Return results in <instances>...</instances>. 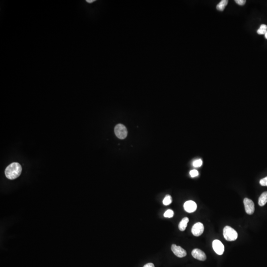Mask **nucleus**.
<instances>
[{"label":"nucleus","instance_id":"f257e3e1","mask_svg":"<svg viewBox=\"0 0 267 267\" xmlns=\"http://www.w3.org/2000/svg\"><path fill=\"white\" fill-rule=\"evenodd\" d=\"M22 172V167L18 162L12 163L5 170V175L9 180H14L18 178Z\"/></svg>","mask_w":267,"mask_h":267},{"label":"nucleus","instance_id":"f03ea898","mask_svg":"<svg viewBox=\"0 0 267 267\" xmlns=\"http://www.w3.org/2000/svg\"><path fill=\"white\" fill-rule=\"evenodd\" d=\"M223 235L225 239L229 242L235 241L237 238L238 233L231 226H226L223 230Z\"/></svg>","mask_w":267,"mask_h":267},{"label":"nucleus","instance_id":"7ed1b4c3","mask_svg":"<svg viewBox=\"0 0 267 267\" xmlns=\"http://www.w3.org/2000/svg\"><path fill=\"white\" fill-rule=\"evenodd\" d=\"M114 132L116 137L120 139H125L128 134L126 127L124 125L121 124H119L115 127Z\"/></svg>","mask_w":267,"mask_h":267},{"label":"nucleus","instance_id":"20e7f679","mask_svg":"<svg viewBox=\"0 0 267 267\" xmlns=\"http://www.w3.org/2000/svg\"><path fill=\"white\" fill-rule=\"evenodd\" d=\"M244 207L246 213L248 215H252L255 211L254 203L252 200L248 198H245L243 200Z\"/></svg>","mask_w":267,"mask_h":267},{"label":"nucleus","instance_id":"39448f33","mask_svg":"<svg viewBox=\"0 0 267 267\" xmlns=\"http://www.w3.org/2000/svg\"><path fill=\"white\" fill-rule=\"evenodd\" d=\"M212 247L214 250L218 255H221L224 252V245L222 242L217 239L214 240L212 242Z\"/></svg>","mask_w":267,"mask_h":267},{"label":"nucleus","instance_id":"423d86ee","mask_svg":"<svg viewBox=\"0 0 267 267\" xmlns=\"http://www.w3.org/2000/svg\"><path fill=\"white\" fill-rule=\"evenodd\" d=\"M171 250L174 254L179 258H183L187 255L186 250L181 246H177L176 244H172Z\"/></svg>","mask_w":267,"mask_h":267},{"label":"nucleus","instance_id":"0eeeda50","mask_svg":"<svg viewBox=\"0 0 267 267\" xmlns=\"http://www.w3.org/2000/svg\"><path fill=\"white\" fill-rule=\"evenodd\" d=\"M204 230V228L203 224L198 222L193 226L192 229V232L193 236L199 237L203 233Z\"/></svg>","mask_w":267,"mask_h":267},{"label":"nucleus","instance_id":"6e6552de","mask_svg":"<svg viewBox=\"0 0 267 267\" xmlns=\"http://www.w3.org/2000/svg\"><path fill=\"white\" fill-rule=\"evenodd\" d=\"M192 255L193 258L199 261H204L206 259L205 253L199 249L195 248L193 250L192 252Z\"/></svg>","mask_w":267,"mask_h":267},{"label":"nucleus","instance_id":"1a4fd4ad","mask_svg":"<svg viewBox=\"0 0 267 267\" xmlns=\"http://www.w3.org/2000/svg\"><path fill=\"white\" fill-rule=\"evenodd\" d=\"M183 208L187 212H194L197 209V204L194 201H192V200H188V201H186L184 203Z\"/></svg>","mask_w":267,"mask_h":267},{"label":"nucleus","instance_id":"9d476101","mask_svg":"<svg viewBox=\"0 0 267 267\" xmlns=\"http://www.w3.org/2000/svg\"><path fill=\"white\" fill-rule=\"evenodd\" d=\"M267 202V192H264L260 195L258 200V204L260 206H263Z\"/></svg>","mask_w":267,"mask_h":267},{"label":"nucleus","instance_id":"9b49d317","mask_svg":"<svg viewBox=\"0 0 267 267\" xmlns=\"http://www.w3.org/2000/svg\"><path fill=\"white\" fill-rule=\"evenodd\" d=\"M189 222V219L188 217L183 218L179 224V229L181 231H184L188 226V223Z\"/></svg>","mask_w":267,"mask_h":267},{"label":"nucleus","instance_id":"f8f14e48","mask_svg":"<svg viewBox=\"0 0 267 267\" xmlns=\"http://www.w3.org/2000/svg\"><path fill=\"white\" fill-rule=\"evenodd\" d=\"M228 0H222L217 5V8L220 11H224L226 5H228Z\"/></svg>","mask_w":267,"mask_h":267},{"label":"nucleus","instance_id":"ddd939ff","mask_svg":"<svg viewBox=\"0 0 267 267\" xmlns=\"http://www.w3.org/2000/svg\"><path fill=\"white\" fill-rule=\"evenodd\" d=\"M267 32V26L265 25H262L260 26V28L257 30V33L258 34L260 35H263V34H265Z\"/></svg>","mask_w":267,"mask_h":267},{"label":"nucleus","instance_id":"4468645a","mask_svg":"<svg viewBox=\"0 0 267 267\" xmlns=\"http://www.w3.org/2000/svg\"><path fill=\"white\" fill-rule=\"evenodd\" d=\"M172 202V199L171 195H166L163 200V203L164 205H168Z\"/></svg>","mask_w":267,"mask_h":267},{"label":"nucleus","instance_id":"2eb2a0df","mask_svg":"<svg viewBox=\"0 0 267 267\" xmlns=\"http://www.w3.org/2000/svg\"><path fill=\"white\" fill-rule=\"evenodd\" d=\"M174 215V213L173 210L171 209H168L167 210L164 214V216L166 218H172L173 217Z\"/></svg>","mask_w":267,"mask_h":267},{"label":"nucleus","instance_id":"dca6fc26","mask_svg":"<svg viewBox=\"0 0 267 267\" xmlns=\"http://www.w3.org/2000/svg\"><path fill=\"white\" fill-rule=\"evenodd\" d=\"M193 166H194V167H199L200 166H202V161L201 159H199L198 160H196L194 161L193 163Z\"/></svg>","mask_w":267,"mask_h":267},{"label":"nucleus","instance_id":"f3484780","mask_svg":"<svg viewBox=\"0 0 267 267\" xmlns=\"http://www.w3.org/2000/svg\"><path fill=\"white\" fill-rule=\"evenodd\" d=\"M189 174H190L192 178H194L195 177L198 176L199 175V173L198 170H192L189 172Z\"/></svg>","mask_w":267,"mask_h":267},{"label":"nucleus","instance_id":"a211bd4d","mask_svg":"<svg viewBox=\"0 0 267 267\" xmlns=\"http://www.w3.org/2000/svg\"><path fill=\"white\" fill-rule=\"evenodd\" d=\"M260 184L262 186H267V177L260 180Z\"/></svg>","mask_w":267,"mask_h":267},{"label":"nucleus","instance_id":"6ab92c4d","mask_svg":"<svg viewBox=\"0 0 267 267\" xmlns=\"http://www.w3.org/2000/svg\"><path fill=\"white\" fill-rule=\"evenodd\" d=\"M235 2H236L237 4L240 5V6L244 5L245 4V3H246V1L245 0H236Z\"/></svg>","mask_w":267,"mask_h":267},{"label":"nucleus","instance_id":"aec40b11","mask_svg":"<svg viewBox=\"0 0 267 267\" xmlns=\"http://www.w3.org/2000/svg\"><path fill=\"white\" fill-rule=\"evenodd\" d=\"M143 267H155V265L153 263H149L146 264Z\"/></svg>","mask_w":267,"mask_h":267},{"label":"nucleus","instance_id":"412c9836","mask_svg":"<svg viewBox=\"0 0 267 267\" xmlns=\"http://www.w3.org/2000/svg\"><path fill=\"white\" fill-rule=\"evenodd\" d=\"M95 0H87L86 2H87L89 3H91L93 2H94Z\"/></svg>","mask_w":267,"mask_h":267},{"label":"nucleus","instance_id":"4be33fe9","mask_svg":"<svg viewBox=\"0 0 267 267\" xmlns=\"http://www.w3.org/2000/svg\"><path fill=\"white\" fill-rule=\"evenodd\" d=\"M265 38H266V39H267V32L266 33H265Z\"/></svg>","mask_w":267,"mask_h":267}]
</instances>
